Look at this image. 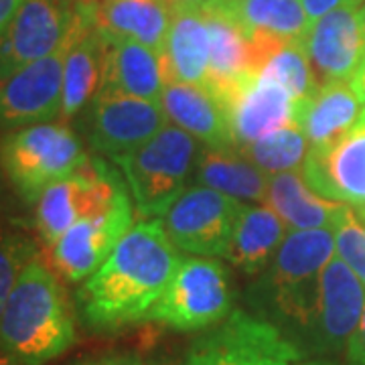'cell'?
Wrapping results in <instances>:
<instances>
[{
  "instance_id": "603a6c76",
  "label": "cell",
  "mask_w": 365,
  "mask_h": 365,
  "mask_svg": "<svg viewBox=\"0 0 365 365\" xmlns=\"http://www.w3.org/2000/svg\"><path fill=\"white\" fill-rule=\"evenodd\" d=\"M96 26L106 43L130 39L163 55L170 29V6L163 0H102Z\"/></svg>"
},
{
  "instance_id": "4dcf8cb0",
  "label": "cell",
  "mask_w": 365,
  "mask_h": 365,
  "mask_svg": "<svg viewBox=\"0 0 365 365\" xmlns=\"http://www.w3.org/2000/svg\"><path fill=\"white\" fill-rule=\"evenodd\" d=\"M35 256V242L29 235L11 227H0V314L23 268Z\"/></svg>"
},
{
  "instance_id": "7c38bea8",
  "label": "cell",
  "mask_w": 365,
  "mask_h": 365,
  "mask_svg": "<svg viewBox=\"0 0 365 365\" xmlns=\"http://www.w3.org/2000/svg\"><path fill=\"white\" fill-rule=\"evenodd\" d=\"M163 126L167 114L160 102L100 88L90 104L88 140L93 153L116 160L150 140Z\"/></svg>"
},
{
  "instance_id": "d590c367",
  "label": "cell",
  "mask_w": 365,
  "mask_h": 365,
  "mask_svg": "<svg viewBox=\"0 0 365 365\" xmlns=\"http://www.w3.org/2000/svg\"><path fill=\"white\" fill-rule=\"evenodd\" d=\"M21 4H23V0H0V37L13 23L14 14L19 13Z\"/></svg>"
},
{
  "instance_id": "836d02e7",
  "label": "cell",
  "mask_w": 365,
  "mask_h": 365,
  "mask_svg": "<svg viewBox=\"0 0 365 365\" xmlns=\"http://www.w3.org/2000/svg\"><path fill=\"white\" fill-rule=\"evenodd\" d=\"M347 365H365V311L345 351Z\"/></svg>"
},
{
  "instance_id": "ba28073f",
  "label": "cell",
  "mask_w": 365,
  "mask_h": 365,
  "mask_svg": "<svg viewBox=\"0 0 365 365\" xmlns=\"http://www.w3.org/2000/svg\"><path fill=\"white\" fill-rule=\"evenodd\" d=\"M128 189L102 158H90L81 169L49 185L35 203V230L43 248L49 250L79 220L102 213Z\"/></svg>"
},
{
  "instance_id": "ab89813d",
  "label": "cell",
  "mask_w": 365,
  "mask_h": 365,
  "mask_svg": "<svg viewBox=\"0 0 365 365\" xmlns=\"http://www.w3.org/2000/svg\"><path fill=\"white\" fill-rule=\"evenodd\" d=\"M0 365H23V364H19L16 359H13V357H9L6 353L0 351Z\"/></svg>"
},
{
  "instance_id": "e575fe53",
  "label": "cell",
  "mask_w": 365,
  "mask_h": 365,
  "mask_svg": "<svg viewBox=\"0 0 365 365\" xmlns=\"http://www.w3.org/2000/svg\"><path fill=\"white\" fill-rule=\"evenodd\" d=\"M73 365H143L138 357L134 355H108V357H96V359H86Z\"/></svg>"
},
{
  "instance_id": "ffe728a7",
  "label": "cell",
  "mask_w": 365,
  "mask_h": 365,
  "mask_svg": "<svg viewBox=\"0 0 365 365\" xmlns=\"http://www.w3.org/2000/svg\"><path fill=\"white\" fill-rule=\"evenodd\" d=\"M165 83L205 86L209 67V29L203 9L173 4L170 29L163 51Z\"/></svg>"
},
{
  "instance_id": "30bf717a",
  "label": "cell",
  "mask_w": 365,
  "mask_h": 365,
  "mask_svg": "<svg viewBox=\"0 0 365 365\" xmlns=\"http://www.w3.org/2000/svg\"><path fill=\"white\" fill-rule=\"evenodd\" d=\"M244 203L222 191L195 185L160 220L175 248L197 256H222L232 244Z\"/></svg>"
},
{
  "instance_id": "d6a6232c",
  "label": "cell",
  "mask_w": 365,
  "mask_h": 365,
  "mask_svg": "<svg viewBox=\"0 0 365 365\" xmlns=\"http://www.w3.org/2000/svg\"><path fill=\"white\" fill-rule=\"evenodd\" d=\"M351 4H365V0H302L304 13L309 16V23L313 25L327 13L341 9V6H351Z\"/></svg>"
},
{
  "instance_id": "5b68a950",
  "label": "cell",
  "mask_w": 365,
  "mask_h": 365,
  "mask_svg": "<svg viewBox=\"0 0 365 365\" xmlns=\"http://www.w3.org/2000/svg\"><path fill=\"white\" fill-rule=\"evenodd\" d=\"M90 157L66 122H43L9 130L0 138V169L29 203L53 182L81 169Z\"/></svg>"
},
{
  "instance_id": "cb8c5ba5",
  "label": "cell",
  "mask_w": 365,
  "mask_h": 365,
  "mask_svg": "<svg viewBox=\"0 0 365 365\" xmlns=\"http://www.w3.org/2000/svg\"><path fill=\"white\" fill-rule=\"evenodd\" d=\"M102 88L160 102V93L165 88L160 53L130 39L106 43Z\"/></svg>"
},
{
  "instance_id": "3957f363",
  "label": "cell",
  "mask_w": 365,
  "mask_h": 365,
  "mask_svg": "<svg viewBox=\"0 0 365 365\" xmlns=\"http://www.w3.org/2000/svg\"><path fill=\"white\" fill-rule=\"evenodd\" d=\"M333 256V230L290 232L260 280L250 288V304L258 317L274 323L300 349L313 319L319 276Z\"/></svg>"
},
{
  "instance_id": "d4e9b609",
  "label": "cell",
  "mask_w": 365,
  "mask_h": 365,
  "mask_svg": "<svg viewBox=\"0 0 365 365\" xmlns=\"http://www.w3.org/2000/svg\"><path fill=\"white\" fill-rule=\"evenodd\" d=\"M268 205L280 215L290 232L335 230L347 205L317 195L304 182L300 170L270 175Z\"/></svg>"
},
{
  "instance_id": "e0dca14e",
  "label": "cell",
  "mask_w": 365,
  "mask_h": 365,
  "mask_svg": "<svg viewBox=\"0 0 365 365\" xmlns=\"http://www.w3.org/2000/svg\"><path fill=\"white\" fill-rule=\"evenodd\" d=\"M299 102L278 81L252 76L223 106L234 136V146L260 140L266 134L297 124Z\"/></svg>"
},
{
  "instance_id": "8fae6325",
  "label": "cell",
  "mask_w": 365,
  "mask_h": 365,
  "mask_svg": "<svg viewBox=\"0 0 365 365\" xmlns=\"http://www.w3.org/2000/svg\"><path fill=\"white\" fill-rule=\"evenodd\" d=\"M134 222L130 195L118 199L114 205L76 222L51 248L49 266L63 282H81L96 272L116 244L128 234Z\"/></svg>"
},
{
  "instance_id": "1f68e13d",
  "label": "cell",
  "mask_w": 365,
  "mask_h": 365,
  "mask_svg": "<svg viewBox=\"0 0 365 365\" xmlns=\"http://www.w3.org/2000/svg\"><path fill=\"white\" fill-rule=\"evenodd\" d=\"M333 232H335V254L365 284V223L359 222V217L347 207Z\"/></svg>"
},
{
  "instance_id": "5bb4252c",
  "label": "cell",
  "mask_w": 365,
  "mask_h": 365,
  "mask_svg": "<svg viewBox=\"0 0 365 365\" xmlns=\"http://www.w3.org/2000/svg\"><path fill=\"white\" fill-rule=\"evenodd\" d=\"M78 14L76 0H23L0 37V83L16 69L57 51Z\"/></svg>"
},
{
  "instance_id": "f1b7e54d",
  "label": "cell",
  "mask_w": 365,
  "mask_h": 365,
  "mask_svg": "<svg viewBox=\"0 0 365 365\" xmlns=\"http://www.w3.org/2000/svg\"><path fill=\"white\" fill-rule=\"evenodd\" d=\"M237 150L268 175H278L287 170L302 169L311 144L297 124H290L266 134L260 140L240 146Z\"/></svg>"
},
{
  "instance_id": "9a60e30c",
  "label": "cell",
  "mask_w": 365,
  "mask_h": 365,
  "mask_svg": "<svg viewBox=\"0 0 365 365\" xmlns=\"http://www.w3.org/2000/svg\"><path fill=\"white\" fill-rule=\"evenodd\" d=\"M300 175L317 195L347 205L365 223V122L333 144L311 148Z\"/></svg>"
},
{
  "instance_id": "9c48e42d",
  "label": "cell",
  "mask_w": 365,
  "mask_h": 365,
  "mask_svg": "<svg viewBox=\"0 0 365 365\" xmlns=\"http://www.w3.org/2000/svg\"><path fill=\"white\" fill-rule=\"evenodd\" d=\"M364 311L365 284L335 254L319 276L313 319L302 341L304 355L325 357L347 351Z\"/></svg>"
},
{
  "instance_id": "52a82bcc",
  "label": "cell",
  "mask_w": 365,
  "mask_h": 365,
  "mask_svg": "<svg viewBox=\"0 0 365 365\" xmlns=\"http://www.w3.org/2000/svg\"><path fill=\"white\" fill-rule=\"evenodd\" d=\"M302 359V349L274 323L234 311L193 341L185 365H297Z\"/></svg>"
},
{
  "instance_id": "4fadbf2b",
  "label": "cell",
  "mask_w": 365,
  "mask_h": 365,
  "mask_svg": "<svg viewBox=\"0 0 365 365\" xmlns=\"http://www.w3.org/2000/svg\"><path fill=\"white\" fill-rule=\"evenodd\" d=\"M69 43L71 33L57 51L16 69L0 83V128L14 130L61 116L63 66Z\"/></svg>"
},
{
  "instance_id": "2e32d148",
  "label": "cell",
  "mask_w": 365,
  "mask_h": 365,
  "mask_svg": "<svg viewBox=\"0 0 365 365\" xmlns=\"http://www.w3.org/2000/svg\"><path fill=\"white\" fill-rule=\"evenodd\" d=\"M364 6H341L314 21L302 45L317 86L351 81L365 59Z\"/></svg>"
},
{
  "instance_id": "74e56055",
  "label": "cell",
  "mask_w": 365,
  "mask_h": 365,
  "mask_svg": "<svg viewBox=\"0 0 365 365\" xmlns=\"http://www.w3.org/2000/svg\"><path fill=\"white\" fill-rule=\"evenodd\" d=\"M297 365H341L337 361H333V359H327V357H317V359H309V361H299Z\"/></svg>"
},
{
  "instance_id": "f35d334b",
  "label": "cell",
  "mask_w": 365,
  "mask_h": 365,
  "mask_svg": "<svg viewBox=\"0 0 365 365\" xmlns=\"http://www.w3.org/2000/svg\"><path fill=\"white\" fill-rule=\"evenodd\" d=\"M177 2H181V4H187V6L205 9V6H209V4H211V2H215V0H177Z\"/></svg>"
},
{
  "instance_id": "4316f807",
  "label": "cell",
  "mask_w": 365,
  "mask_h": 365,
  "mask_svg": "<svg viewBox=\"0 0 365 365\" xmlns=\"http://www.w3.org/2000/svg\"><path fill=\"white\" fill-rule=\"evenodd\" d=\"M199 185L222 191L246 203H268L270 175L244 157L237 148H203L195 163Z\"/></svg>"
},
{
  "instance_id": "ee69618b",
  "label": "cell",
  "mask_w": 365,
  "mask_h": 365,
  "mask_svg": "<svg viewBox=\"0 0 365 365\" xmlns=\"http://www.w3.org/2000/svg\"><path fill=\"white\" fill-rule=\"evenodd\" d=\"M157 365H170V364H157Z\"/></svg>"
},
{
  "instance_id": "7402d4cb",
  "label": "cell",
  "mask_w": 365,
  "mask_h": 365,
  "mask_svg": "<svg viewBox=\"0 0 365 365\" xmlns=\"http://www.w3.org/2000/svg\"><path fill=\"white\" fill-rule=\"evenodd\" d=\"M364 104L351 81L321 86L313 96L297 106V126L311 148H321L343 138L361 120Z\"/></svg>"
},
{
  "instance_id": "b9f144b4",
  "label": "cell",
  "mask_w": 365,
  "mask_h": 365,
  "mask_svg": "<svg viewBox=\"0 0 365 365\" xmlns=\"http://www.w3.org/2000/svg\"><path fill=\"white\" fill-rule=\"evenodd\" d=\"M165 4H169V6H173V4H177V0H163Z\"/></svg>"
},
{
  "instance_id": "83f0119b",
  "label": "cell",
  "mask_w": 365,
  "mask_h": 365,
  "mask_svg": "<svg viewBox=\"0 0 365 365\" xmlns=\"http://www.w3.org/2000/svg\"><path fill=\"white\" fill-rule=\"evenodd\" d=\"M242 26L252 31H268L288 41H302L311 23L302 0H220Z\"/></svg>"
},
{
  "instance_id": "d6986e66",
  "label": "cell",
  "mask_w": 365,
  "mask_h": 365,
  "mask_svg": "<svg viewBox=\"0 0 365 365\" xmlns=\"http://www.w3.org/2000/svg\"><path fill=\"white\" fill-rule=\"evenodd\" d=\"M209 29V67L205 90L225 106L252 78L250 35L220 0L203 9Z\"/></svg>"
},
{
  "instance_id": "6da1fadb",
  "label": "cell",
  "mask_w": 365,
  "mask_h": 365,
  "mask_svg": "<svg viewBox=\"0 0 365 365\" xmlns=\"http://www.w3.org/2000/svg\"><path fill=\"white\" fill-rule=\"evenodd\" d=\"M179 264L163 222L144 220L132 225L104 264L78 288L83 325L112 333L148 321Z\"/></svg>"
},
{
  "instance_id": "8992f818",
  "label": "cell",
  "mask_w": 365,
  "mask_h": 365,
  "mask_svg": "<svg viewBox=\"0 0 365 365\" xmlns=\"http://www.w3.org/2000/svg\"><path fill=\"white\" fill-rule=\"evenodd\" d=\"M234 313L232 278L222 262L185 258L148 321L175 331H203Z\"/></svg>"
},
{
  "instance_id": "7a4b0ae2",
  "label": "cell",
  "mask_w": 365,
  "mask_h": 365,
  "mask_svg": "<svg viewBox=\"0 0 365 365\" xmlns=\"http://www.w3.org/2000/svg\"><path fill=\"white\" fill-rule=\"evenodd\" d=\"M78 341L63 280L41 256L23 268L0 314V351L23 365H45Z\"/></svg>"
},
{
  "instance_id": "ac0fdd59",
  "label": "cell",
  "mask_w": 365,
  "mask_h": 365,
  "mask_svg": "<svg viewBox=\"0 0 365 365\" xmlns=\"http://www.w3.org/2000/svg\"><path fill=\"white\" fill-rule=\"evenodd\" d=\"M96 9L98 6L78 4L63 66V102L59 116L63 122L88 108L104 81L106 41L96 26Z\"/></svg>"
},
{
  "instance_id": "60d3db41",
  "label": "cell",
  "mask_w": 365,
  "mask_h": 365,
  "mask_svg": "<svg viewBox=\"0 0 365 365\" xmlns=\"http://www.w3.org/2000/svg\"><path fill=\"white\" fill-rule=\"evenodd\" d=\"M78 4H90V6H98L102 0H76Z\"/></svg>"
},
{
  "instance_id": "f546056e",
  "label": "cell",
  "mask_w": 365,
  "mask_h": 365,
  "mask_svg": "<svg viewBox=\"0 0 365 365\" xmlns=\"http://www.w3.org/2000/svg\"><path fill=\"white\" fill-rule=\"evenodd\" d=\"M258 76L278 81L299 104L319 90L302 41H280L264 59Z\"/></svg>"
},
{
  "instance_id": "484cf974",
  "label": "cell",
  "mask_w": 365,
  "mask_h": 365,
  "mask_svg": "<svg viewBox=\"0 0 365 365\" xmlns=\"http://www.w3.org/2000/svg\"><path fill=\"white\" fill-rule=\"evenodd\" d=\"M287 232V223L268 203L244 205L225 260L250 276L264 272L282 246Z\"/></svg>"
},
{
  "instance_id": "7bdbcfd3",
  "label": "cell",
  "mask_w": 365,
  "mask_h": 365,
  "mask_svg": "<svg viewBox=\"0 0 365 365\" xmlns=\"http://www.w3.org/2000/svg\"><path fill=\"white\" fill-rule=\"evenodd\" d=\"M364 31H365V6H364ZM365 61V59H364Z\"/></svg>"
},
{
  "instance_id": "277c9868",
  "label": "cell",
  "mask_w": 365,
  "mask_h": 365,
  "mask_svg": "<svg viewBox=\"0 0 365 365\" xmlns=\"http://www.w3.org/2000/svg\"><path fill=\"white\" fill-rule=\"evenodd\" d=\"M197 140L179 126L160 130L132 153L116 158L143 220H163L170 205L187 191V181L199 157Z\"/></svg>"
},
{
  "instance_id": "8d00e7d4",
  "label": "cell",
  "mask_w": 365,
  "mask_h": 365,
  "mask_svg": "<svg viewBox=\"0 0 365 365\" xmlns=\"http://www.w3.org/2000/svg\"><path fill=\"white\" fill-rule=\"evenodd\" d=\"M351 86L353 90H355V93L359 96L361 104H364V112H361V120H359V122H365V61L361 63V67H359V71L353 76Z\"/></svg>"
},
{
  "instance_id": "44dd1931",
  "label": "cell",
  "mask_w": 365,
  "mask_h": 365,
  "mask_svg": "<svg viewBox=\"0 0 365 365\" xmlns=\"http://www.w3.org/2000/svg\"><path fill=\"white\" fill-rule=\"evenodd\" d=\"M160 106L167 120L211 148H235L223 106L203 86L165 83Z\"/></svg>"
}]
</instances>
